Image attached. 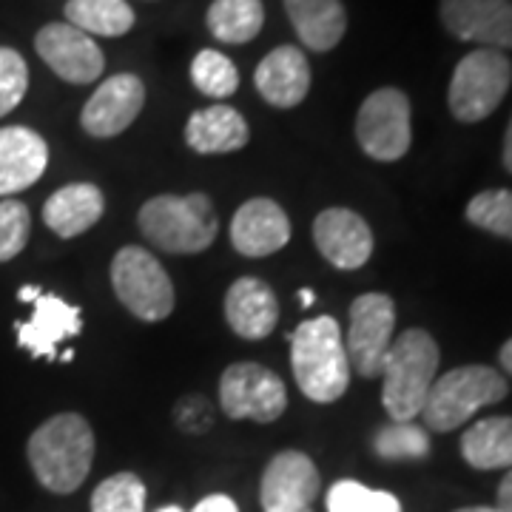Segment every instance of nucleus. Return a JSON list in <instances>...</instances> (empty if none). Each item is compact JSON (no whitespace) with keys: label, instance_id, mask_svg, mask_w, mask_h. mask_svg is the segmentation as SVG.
Listing matches in <instances>:
<instances>
[{"label":"nucleus","instance_id":"obj_19","mask_svg":"<svg viewBox=\"0 0 512 512\" xmlns=\"http://www.w3.org/2000/svg\"><path fill=\"white\" fill-rule=\"evenodd\" d=\"M256 92L276 109H293L311 92V63L299 46H279L254 72Z\"/></svg>","mask_w":512,"mask_h":512},{"label":"nucleus","instance_id":"obj_34","mask_svg":"<svg viewBox=\"0 0 512 512\" xmlns=\"http://www.w3.org/2000/svg\"><path fill=\"white\" fill-rule=\"evenodd\" d=\"M174 419L180 424V430L188 433V436H200V433H205L214 424L211 407H208V402L202 396H185V399H180L177 410H174Z\"/></svg>","mask_w":512,"mask_h":512},{"label":"nucleus","instance_id":"obj_26","mask_svg":"<svg viewBox=\"0 0 512 512\" xmlns=\"http://www.w3.org/2000/svg\"><path fill=\"white\" fill-rule=\"evenodd\" d=\"M66 23L89 37H123L134 26V9L126 0H69Z\"/></svg>","mask_w":512,"mask_h":512},{"label":"nucleus","instance_id":"obj_1","mask_svg":"<svg viewBox=\"0 0 512 512\" xmlns=\"http://www.w3.org/2000/svg\"><path fill=\"white\" fill-rule=\"evenodd\" d=\"M26 456H29L35 478L49 493H74L92 470V424L80 413H57L29 436Z\"/></svg>","mask_w":512,"mask_h":512},{"label":"nucleus","instance_id":"obj_14","mask_svg":"<svg viewBox=\"0 0 512 512\" xmlns=\"http://www.w3.org/2000/svg\"><path fill=\"white\" fill-rule=\"evenodd\" d=\"M444 29L481 49H512V0H441Z\"/></svg>","mask_w":512,"mask_h":512},{"label":"nucleus","instance_id":"obj_36","mask_svg":"<svg viewBox=\"0 0 512 512\" xmlns=\"http://www.w3.org/2000/svg\"><path fill=\"white\" fill-rule=\"evenodd\" d=\"M495 507L501 512H512V470L498 484V504Z\"/></svg>","mask_w":512,"mask_h":512},{"label":"nucleus","instance_id":"obj_7","mask_svg":"<svg viewBox=\"0 0 512 512\" xmlns=\"http://www.w3.org/2000/svg\"><path fill=\"white\" fill-rule=\"evenodd\" d=\"M510 86V57L498 49H476L458 60L447 103L458 123H481L501 106Z\"/></svg>","mask_w":512,"mask_h":512},{"label":"nucleus","instance_id":"obj_29","mask_svg":"<svg viewBox=\"0 0 512 512\" xmlns=\"http://www.w3.org/2000/svg\"><path fill=\"white\" fill-rule=\"evenodd\" d=\"M464 217L470 225H476L487 234L512 239V191H507V188L481 191L467 202Z\"/></svg>","mask_w":512,"mask_h":512},{"label":"nucleus","instance_id":"obj_3","mask_svg":"<svg viewBox=\"0 0 512 512\" xmlns=\"http://www.w3.org/2000/svg\"><path fill=\"white\" fill-rule=\"evenodd\" d=\"M441 353L436 339L421 328H410L393 339L382 362V404L393 421L421 416L424 399L439 379Z\"/></svg>","mask_w":512,"mask_h":512},{"label":"nucleus","instance_id":"obj_4","mask_svg":"<svg viewBox=\"0 0 512 512\" xmlns=\"http://www.w3.org/2000/svg\"><path fill=\"white\" fill-rule=\"evenodd\" d=\"M137 225L143 237L165 254H202L217 239L220 220L208 194H160L140 208Z\"/></svg>","mask_w":512,"mask_h":512},{"label":"nucleus","instance_id":"obj_23","mask_svg":"<svg viewBox=\"0 0 512 512\" xmlns=\"http://www.w3.org/2000/svg\"><path fill=\"white\" fill-rule=\"evenodd\" d=\"M282 3L293 23V32L311 52H330L345 37L348 15L342 0H282Z\"/></svg>","mask_w":512,"mask_h":512},{"label":"nucleus","instance_id":"obj_18","mask_svg":"<svg viewBox=\"0 0 512 512\" xmlns=\"http://www.w3.org/2000/svg\"><path fill=\"white\" fill-rule=\"evenodd\" d=\"M225 319L239 339H268L279 322V299L259 276H239L225 293Z\"/></svg>","mask_w":512,"mask_h":512},{"label":"nucleus","instance_id":"obj_35","mask_svg":"<svg viewBox=\"0 0 512 512\" xmlns=\"http://www.w3.org/2000/svg\"><path fill=\"white\" fill-rule=\"evenodd\" d=\"M191 512H239V507L234 504V498H228V495H208V498H202L200 504L194 507Z\"/></svg>","mask_w":512,"mask_h":512},{"label":"nucleus","instance_id":"obj_20","mask_svg":"<svg viewBox=\"0 0 512 512\" xmlns=\"http://www.w3.org/2000/svg\"><path fill=\"white\" fill-rule=\"evenodd\" d=\"M49 165L46 140L26 126L0 128V197L35 185Z\"/></svg>","mask_w":512,"mask_h":512},{"label":"nucleus","instance_id":"obj_37","mask_svg":"<svg viewBox=\"0 0 512 512\" xmlns=\"http://www.w3.org/2000/svg\"><path fill=\"white\" fill-rule=\"evenodd\" d=\"M504 168L512 174V117H510V126H507V134H504Z\"/></svg>","mask_w":512,"mask_h":512},{"label":"nucleus","instance_id":"obj_24","mask_svg":"<svg viewBox=\"0 0 512 512\" xmlns=\"http://www.w3.org/2000/svg\"><path fill=\"white\" fill-rule=\"evenodd\" d=\"M461 456L476 470H512V416L476 421L461 436Z\"/></svg>","mask_w":512,"mask_h":512},{"label":"nucleus","instance_id":"obj_6","mask_svg":"<svg viewBox=\"0 0 512 512\" xmlns=\"http://www.w3.org/2000/svg\"><path fill=\"white\" fill-rule=\"evenodd\" d=\"M111 288L140 322H163L174 311V285L160 259L140 245H126L111 259Z\"/></svg>","mask_w":512,"mask_h":512},{"label":"nucleus","instance_id":"obj_33","mask_svg":"<svg viewBox=\"0 0 512 512\" xmlns=\"http://www.w3.org/2000/svg\"><path fill=\"white\" fill-rule=\"evenodd\" d=\"M29 89V66L20 52L0 46V117L15 111Z\"/></svg>","mask_w":512,"mask_h":512},{"label":"nucleus","instance_id":"obj_39","mask_svg":"<svg viewBox=\"0 0 512 512\" xmlns=\"http://www.w3.org/2000/svg\"><path fill=\"white\" fill-rule=\"evenodd\" d=\"M498 359H501V367H504V370L512 376V339L504 342V348H501V353H498Z\"/></svg>","mask_w":512,"mask_h":512},{"label":"nucleus","instance_id":"obj_32","mask_svg":"<svg viewBox=\"0 0 512 512\" xmlns=\"http://www.w3.org/2000/svg\"><path fill=\"white\" fill-rule=\"evenodd\" d=\"M32 231L29 208L18 200L0 202V262H9L26 248Z\"/></svg>","mask_w":512,"mask_h":512},{"label":"nucleus","instance_id":"obj_42","mask_svg":"<svg viewBox=\"0 0 512 512\" xmlns=\"http://www.w3.org/2000/svg\"><path fill=\"white\" fill-rule=\"evenodd\" d=\"M74 359V350H63V353H60V362H72Z\"/></svg>","mask_w":512,"mask_h":512},{"label":"nucleus","instance_id":"obj_44","mask_svg":"<svg viewBox=\"0 0 512 512\" xmlns=\"http://www.w3.org/2000/svg\"><path fill=\"white\" fill-rule=\"evenodd\" d=\"M302 512H313V510H302Z\"/></svg>","mask_w":512,"mask_h":512},{"label":"nucleus","instance_id":"obj_12","mask_svg":"<svg viewBox=\"0 0 512 512\" xmlns=\"http://www.w3.org/2000/svg\"><path fill=\"white\" fill-rule=\"evenodd\" d=\"M322 476L316 470L311 456L299 450H282L276 453L259 484V501L265 512H302L311 510L319 498Z\"/></svg>","mask_w":512,"mask_h":512},{"label":"nucleus","instance_id":"obj_28","mask_svg":"<svg viewBox=\"0 0 512 512\" xmlns=\"http://www.w3.org/2000/svg\"><path fill=\"white\" fill-rule=\"evenodd\" d=\"M191 83L197 86V92L222 100L239 89V72L234 60H228L222 52L202 49L191 63Z\"/></svg>","mask_w":512,"mask_h":512},{"label":"nucleus","instance_id":"obj_9","mask_svg":"<svg viewBox=\"0 0 512 512\" xmlns=\"http://www.w3.org/2000/svg\"><path fill=\"white\" fill-rule=\"evenodd\" d=\"M220 407L228 419L271 424L288 407L285 382L271 367L256 362H237L225 367L220 379Z\"/></svg>","mask_w":512,"mask_h":512},{"label":"nucleus","instance_id":"obj_11","mask_svg":"<svg viewBox=\"0 0 512 512\" xmlns=\"http://www.w3.org/2000/svg\"><path fill=\"white\" fill-rule=\"evenodd\" d=\"M35 49L60 80L74 86H89L106 69L100 46L72 23H46L35 35Z\"/></svg>","mask_w":512,"mask_h":512},{"label":"nucleus","instance_id":"obj_31","mask_svg":"<svg viewBox=\"0 0 512 512\" xmlns=\"http://www.w3.org/2000/svg\"><path fill=\"white\" fill-rule=\"evenodd\" d=\"M92 512H146V484L134 473H117L97 484Z\"/></svg>","mask_w":512,"mask_h":512},{"label":"nucleus","instance_id":"obj_41","mask_svg":"<svg viewBox=\"0 0 512 512\" xmlns=\"http://www.w3.org/2000/svg\"><path fill=\"white\" fill-rule=\"evenodd\" d=\"M456 512H501L498 507H464V510H456Z\"/></svg>","mask_w":512,"mask_h":512},{"label":"nucleus","instance_id":"obj_43","mask_svg":"<svg viewBox=\"0 0 512 512\" xmlns=\"http://www.w3.org/2000/svg\"><path fill=\"white\" fill-rule=\"evenodd\" d=\"M157 512H185V510H180V507H163V510H157Z\"/></svg>","mask_w":512,"mask_h":512},{"label":"nucleus","instance_id":"obj_10","mask_svg":"<svg viewBox=\"0 0 512 512\" xmlns=\"http://www.w3.org/2000/svg\"><path fill=\"white\" fill-rule=\"evenodd\" d=\"M396 330V305L387 293H362L350 305L348 353L350 367L362 379L382 376V362L393 345Z\"/></svg>","mask_w":512,"mask_h":512},{"label":"nucleus","instance_id":"obj_21","mask_svg":"<svg viewBox=\"0 0 512 512\" xmlns=\"http://www.w3.org/2000/svg\"><path fill=\"white\" fill-rule=\"evenodd\" d=\"M106 211L103 191L94 183H72L57 188L43 205V222L57 237L74 239L100 222Z\"/></svg>","mask_w":512,"mask_h":512},{"label":"nucleus","instance_id":"obj_38","mask_svg":"<svg viewBox=\"0 0 512 512\" xmlns=\"http://www.w3.org/2000/svg\"><path fill=\"white\" fill-rule=\"evenodd\" d=\"M40 293H43V291H40L37 285H23V288L18 291V299H20V302H26V305H29V302L35 305V299L40 296Z\"/></svg>","mask_w":512,"mask_h":512},{"label":"nucleus","instance_id":"obj_5","mask_svg":"<svg viewBox=\"0 0 512 512\" xmlns=\"http://www.w3.org/2000/svg\"><path fill=\"white\" fill-rule=\"evenodd\" d=\"M510 384L487 365H464L439 376L421 407L427 430L450 433L476 416L478 410L507 399Z\"/></svg>","mask_w":512,"mask_h":512},{"label":"nucleus","instance_id":"obj_25","mask_svg":"<svg viewBox=\"0 0 512 512\" xmlns=\"http://www.w3.org/2000/svg\"><path fill=\"white\" fill-rule=\"evenodd\" d=\"M205 23L220 43L242 46L262 32L265 9L262 0H214Z\"/></svg>","mask_w":512,"mask_h":512},{"label":"nucleus","instance_id":"obj_27","mask_svg":"<svg viewBox=\"0 0 512 512\" xmlns=\"http://www.w3.org/2000/svg\"><path fill=\"white\" fill-rule=\"evenodd\" d=\"M373 450L384 461H413L430 453V436L424 427L413 421H393V424L379 427L373 439Z\"/></svg>","mask_w":512,"mask_h":512},{"label":"nucleus","instance_id":"obj_15","mask_svg":"<svg viewBox=\"0 0 512 512\" xmlns=\"http://www.w3.org/2000/svg\"><path fill=\"white\" fill-rule=\"evenodd\" d=\"M313 242L339 271H356L373 254V231L365 217L350 208H325L313 220Z\"/></svg>","mask_w":512,"mask_h":512},{"label":"nucleus","instance_id":"obj_40","mask_svg":"<svg viewBox=\"0 0 512 512\" xmlns=\"http://www.w3.org/2000/svg\"><path fill=\"white\" fill-rule=\"evenodd\" d=\"M313 302H316V293H313L311 288H305V291H299V305H302V308H311Z\"/></svg>","mask_w":512,"mask_h":512},{"label":"nucleus","instance_id":"obj_22","mask_svg":"<svg viewBox=\"0 0 512 512\" xmlns=\"http://www.w3.org/2000/svg\"><path fill=\"white\" fill-rule=\"evenodd\" d=\"M248 123L231 106L194 111L185 123V143L197 154H231L248 146Z\"/></svg>","mask_w":512,"mask_h":512},{"label":"nucleus","instance_id":"obj_2","mask_svg":"<svg viewBox=\"0 0 512 512\" xmlns=\"http://www.w3.org/2000/svg\"><path fill=\"white\" fill-rule=\"evenodd\" d=\"M291 370L299 390L316 404L345 396L350 362L342 328L333 316H313L291 333Z\"/></svg>","mask_w":512,"mask_h":512},{"label":"nucleus","instance_id":"obj_17","mask_svg":"<svg viewBox=\"0 0 512 512\" xmlns=\"http://www.w3.org/2000/svg\"><path fill=\"white\" fill-rule=\"evenodd\" d=\"M18 345L35 359H57V345L83 330L80 308L60 299L57 293H40L35 299V313L29 322H18Z\"/></svg>","mask_w":512,"mask_h":512},{"label":"nucleus","instance_id":"obj_16","mask_svg":"<svg viewBox=\"0 0 512 512\" xmlns=\"http://www.w3.org/2000/svg\"><path fill=\"white\" fill-rule=\"evenodd\" d=\"M291 242V220L268 197L242 202L231 220V245L242 256H271Z\"/></svg>","mask_w":512,"mask_h":512},{"label":"nucleus","instance_id":"obj_13","mask_svg":"<svg viewBox=\"0 0 512 512\" xmlns=\"http://www.w3.org/2000/svg\"><path fill=\"white\" fill-rule=\"evenodd\" d=\"M146 106V86L137 74H114L97 86L80 111V126L89 137L109 140L123 134Z\"/></svg>","mask_w":512,"mask_h":512},{"label":"nucleus","instance_id":"obj_8","mask_svg":"<svg viewBox=\"0 0 512 512\" xmlns=\"http://www.w3.org/2000/svg\"><path fill=\"white\" fill-rule=\"evenodd\" d=\"M356 140L370 160L396 163L410 151L413 123H410V100L402 89H376L367 94L356 114Z\"/></svg>","mask_w":512,"mask_h":512},{"label":"nucleus","instance_id":"obj_30","mask_svg":"<svg viewBox=\"0 0 512 512\" xmlns=\"http://www.w3.org/2000/svg\"><path fill=\"white\" fill-rule=\"evenodd\" d=\"M328 512H402V504L393 493L342 478L328 490Z\"/></svg>","mask_w":512,"mask_h":512}]
</instances>
